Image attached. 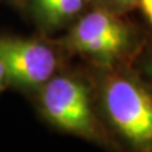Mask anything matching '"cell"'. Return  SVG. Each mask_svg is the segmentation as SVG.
Here are the masks:
<instances>
[{"mask_svg": "<svg viewBox=\"0 0 152 152\" xmlns=\"http://www.w3.org/2000/svg\"><path fill=\"white\" fill-rule=\"evenodd\" d=\"M102 107L114 132L133 150L152 151V88L129 70L109 74Z\"/></svg>", "mask_w": 152, "mask_h": 152, "instance_id": "1", "label": "cell"}, {"mask_svg": "<svg viewBox=\"0 0 152 152\" xmlns=\"http://www.w3.org/2000/svg\"><path fill=\"white\" fill-rule=\"evenodd\" d=\"M67 42L79 53L115 65L133 56L140 46V36L121 14L99 7L79 19Z\"/></svg>", "mask_w": 152, "mask_h": 152, "instance_id": "2", "label": "cell"}, {"mask_svg": "<svg viewBox=\"0 0 152 152\" xmlns=\"http://www.w3.org/2000/svg\"><path fill=\"white\" fill-rule=\"evenodd\" d=\"M41 107L50 122L60 129L89 140L105 141L94 112L90 89L76 76H52L42 85Z\"/></svg>", "mask_w": 152, "mask_h": 152, "instance_id": "3", "label": "cell"}, {"mask_svg": "<svg viewBox=\"0 0 152 152\" xmlns=\"http://www.w3.org/2000/svg\"><path fill=\"white\" fill-rule=\"evenodd\" d=\"M0 58L8 79L23 86H42L55 75L57 55L52 47L36 39H0Z\"/></svg>", "mask_w": 152, "mask_h": 152, "instance_id": "4", "label": "cell"}, {"mask_svg": "<svg viewBox=\"0 0 152 152\" xmlns=\"http://www.w3.org/2000/svg\"><path fill=\"white\" fill-rule=\"evenodd\" d=\"M88 0H33L37 17L47 28H58L71 22Z\"/></svg>", "mask_w": 152, "mask_h": 152, "instance_id": "5", "label": "cell"}, {"mask_svg": "<svg viewBox=\"0 0 152 152\" xmlns=\"http://www.w3.org/2000/svg\"><path fill=\"white\" fill-rule=\"evenodd\" d=\"M95 1L99 4V7L118 14L127 13L140 5V0H95Z\"/></svg>", "mask_w": 152, "mask_h": 152, "instance_id": "6", "label": "cell"}, {"mask_svg": "<svg viewBox=\"0 0 152 152\" xmlns=\"http://www.w3.org/2000/svg\"><path fill=\"white\" fill-rule=\"evenodd\" d=\"M140 5L143 10L145 17L152 24V0H140Z\"/></svg>", "mask_w": 152, "mask_h": 152, "instance_id": "7", "label": "cell"}, {"mask_svg": "<svg viewBox=\"0 0 152 152\" xmlns=\"http://www.w3.org/2000/svg\"><path fill=\"white\" fill-rule=\"evenodd\" d=\"M143 71H145L146 76H148V79L152 81V50L148 52V55H147L146 58H145Z\"/></svg>", "mask_w": 152, "mask_h": 152, "instance_id": "8", "label": "cell"}, {"mask_svg": "<svg viewBox=\"0 0 152 152\" xmlns=\"http://www.w3.org/2000/svg\"><path fill=\"white\" fill-rule=\"evenodd\" d=\"M7 79H8V72H7L5 65H4L3 60L0 58V89L4 86V83H5Z\"/></svg>", "mask_w": 152, "mask_h": 152, "instance_id": "9", "label": "cell"}]
</instances>
